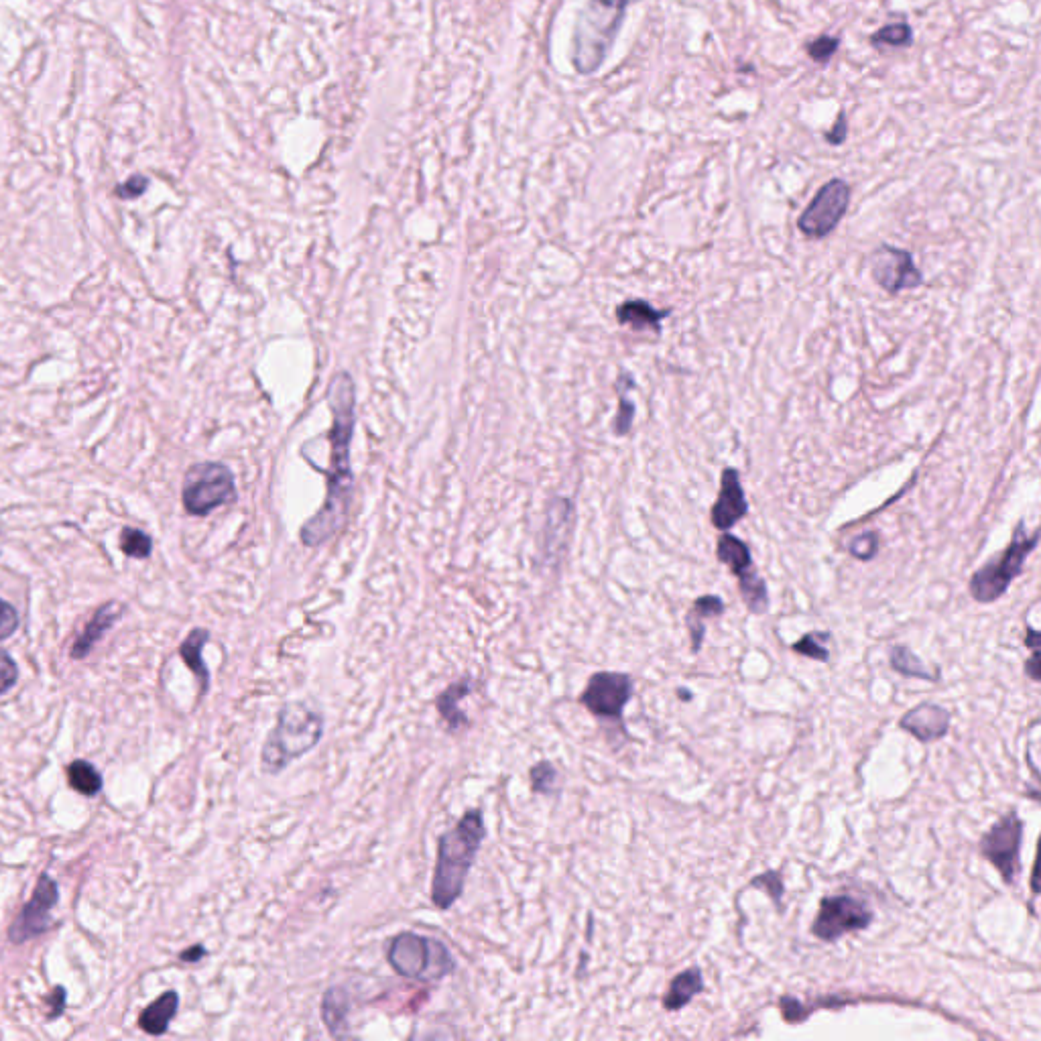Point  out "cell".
Returning a JSON list of instances; mask_svg holds the SVG:
<instances>
[{
    "label": "cell",
    "instance_id": "obj_45",
    "mask_svg": "<svg viewBox=\"0 0 1041 1041\" xmlns=\"http://www.w3.org/2000/svg\"><path fill=\"white\" fill-rule=\"evenodd\" d=\"M678 696H680V698H682V700H684V702H690V700H692V698H694V694H692V692H690V690H682V688H680V690H678Z\"/></svg>",
    "mask_w": 1041,
    "mask_h": 1041
},
{
    "label": "cell",
    "instance_id": "obj_29",
    "mask_svg": "<svg viewBox=\"0 0 1041 1041\" xmlns=\"http://www.w3.org/2000/svg\"><path fill=\"white\" fill-rule=\"evenodd\" d=\"M832 643V633L828 631H810L806 633L800 641L791 643V651L795 655H802V657H808V659H814V661H820V663H828L832 653H830V645Z\"/></svg>",
    "mask_w": 1041,
    "mask_h": 1041
},
{
    "label": "cell",
    "instance_id": "obj_26",
    "mask_svg": "<svg viewBox=\"0 0 1041 1041\" xmlns=\"http://www.w3.org/2000/svg\"><path fill=\"white\" fill-rule=\"evenodd\" d=\"M472 692H474V682L470 678H466V680H458L456 684H452L448 690H444L438 696L436 708L442 714V718L446 720V724L450 726V730H458V728L468 724V718L458 708V702L462 698H466L468 694H472Z\"/></svg>",
    "mask_w": 1041,
    "mask_h": 1041
},
{
    "label": "cell",
    "instance_id": "obj_16",
    "mask_svg": "<svg viewBox=\"0 0 1041 1041\" xmlns=\"http://www.w3.org/2000/svg\"><path fill=\"white\" fill-rule=\"evenodd\" d=\"M950 722L952 716L944 706L934 702H922L901 716L899 728L909 732L913 739L928 745L946 737L950 730Z\"/></svg>",
    "mask_w": 1041,
    "mask_h": 1041
},
{
    "label": "cell",
    "instance_id": "obj_30",
    "mask_svg": "<svg viewBox=\"0 0 1041 1041\" xmlns=\"http://www.w3.org/2000/svg\"><path fill=\"white\" fill-rule=\"evenodd\" d=\"M869 43H871L875 49H883V47L903 49V47H909V45L913 43V29H911V25L905 23V21L889 23V25L877 29V31L869 37Z\"/></svg>",
    "mask_w": 1041,
    "mask_h": 1041
},
{
    "label": "cell",
    "instance_id": "obj_5",
    "mask_svg": "<svg viewBox=\"0 0 1041 1041\" xmlns=\"http://www.w3.org/2000/svg\"><path fill=\"white\" fill-rule=\"evenodd\" d=\"M1039 541V531L1027 535L1025 523L1019 521L1013 529L1009 545L999 556L991 558L985 566L978 568L968 580L970 596L981 604H993L1005 596L1009 586L1023 574L1027 558L1033 554Z\"/></svg>",
    "mask_w": 1041,
    "mask_h": 1041
},
{
    "label": "cell",
    "instance_id": "obj_23",
    "mask_svg": "<svg viewBox=\"0 0 1041 1041\" xmlns=\"http://www.w3.org/2000/svg\"><path fill=\"white\" fill-rule=\"evenodd\" d=\"M889 667L899 673L903 678L909 680H924V682H938L940 680V669L934 671L922 661V657L913 653L905 645H895L889 649Z\"/></svg>",
    "mask_w": 1041,
    "mask_h": 1041
},
{
    "label": "cell",
    "instance_id": "obj_42",
    "mask_svg": "<svg viewBox=\"0 0 1041 1041\" xmlns=\"http://www.w3.org/2000/svg\"><path fill=\"white\" fill-rule=\"evenodd\" d=\"M1025 673L1033 680V682H1039L1041 680V671H1039V651H1031V659L1025 663Z\"/></svg>",
    "mask_w": 1041,
    "mask_h": 1041
},
{
    "label": "cell",
    "instance_id": "obj_2",
    "mask_svg": "<svg viewBox=\"0 0 1041 1041\" xmlns=\"http://www.w3.org/2000/svg\"><path fill=\"white\" fill-rule=\"evenodd\" d=\"M484 836L486 828L482 812L470 810L440 838L432 881V901L438 909L446 911L460 899Z\"/></svg>",
    "mask_w": 1041,
    "mask_h": 1041
},
{
    "label": "cell",
    "instance_id": "obj_6",
    "mask_svg": "<svg viewBox=\"0 0 1041 1041\" xmlns=\"http://www.w3.org/2000/svg\"><path fill=\"white\" fill-rule=\"evenodd\" d=\"M387 960L399 976L421 983H438L454 972L452 954L442 942L413 932H403L391 940Z\"/></svg>",
    "mask_w": 1041,
    "mask_h": 1041
},
{
    "label": "cell",
    "instance_id": "obj_13",
    "mask_svg": "<svg viewBox=\"0 0 1041 1041\" xmlns=\"http://www.w3.org/2000/svg\"><path fill=\"white\" fill-rule=\"evenodd\" d=\"M873 281L889 295H899L907 289H917L924 283L922 271L917 269L911 251L893 247V244H879L869 259Z\"/></svg>",
    "mask_w": 1041,
    "mask_h": 1041
},
{
    "label": "cell",
    "instance_id": "obj_22",
    "mask_svg": "<svg viewBox=\"0 0 1041 1041\" xmlns=\"http://www.w3.org/2000/svg\"><path fill=\"white\" fill-rule=\"evenodd\" d=\"M179 995L175 991L163 993L155 999L143 1013L139 1015V1027L149 1035H163L169 1029V1023L177 1015Z\"/></svg>",
    "mask_w": 1041,
    "mask_h": 1041
},
{
    "label": "cell",
    "instance_id": "obj_43",
    "mask_svg": "<svg viewBox=\"0 0 1041 1041\" xmlns=\"http://www.w3.org/2000/svg\"><path fill=\"white\" fill-rule=\"evenodd\" d=\"M1027 635H1025V645L1031 649V651H1039V645H1041V635L1039 631H1035L1033 627H1027L1025 629Z\"/></svg>",
    "mask_w": 1041,
    "mask_h": 1041
},
{
    "label": "cell",
    "instance_id": "obj_7",
    "mask_svg": "<svg viewBox=\"0 0 1041 1041\" xmlns=\"http://www.w3.org/2000/svg\"><path fill=\"white\" fill-rule=\"evenodd\" d=\"M236 499L234 474L220 462H198L188 468L181 486V503L186 513L206 517L214 509Z\"/></svg>",
    "mask_w": 1041,
    "mask_h": 1041
},
{
    "label": "cell",
    "instance_id": "obj_12",
    "mask_svg": "<svg viewBox=\"0 0 1041 1041\" xmlns=\"http://www.w3.org/2000/svg\"><path fill=\"white\" fill-rule=\"evenodd\" d=\"M852 190L840 177L826 181L816 192L808 208L798 218V228L804 236L822 240L830 236L848 212Z\"/></svg>",
    "mask_w": 1041,
    "mask_h": 1041
},
{
    "label": "cell",
    "instance_id": "obj_39",
    "mask_svg": "<svg viewBox=\"0 0 1041 1041\" xmlns=\"http://www.w3.org/2000/svg\"><path fill=\"white\" fill-rule=\"evenodd\" d=\"M846 137H848V118H846V112L840 110L836 122L832 125V129H830V133H826L824 139H826L830 145H836V147H838V145H842V143L846 141Z\"/></svg>",
    "mask_w": 1041,
    "mask_h": 1041
},
{
    "label": "cell",
    "instance_id": "obj_28",
    "mask_svg": "<svg viewBox=\"0 0 1041 1041\" xmlns=\"http://www.w3.org/2000/svg\"><path fill=\"white\" fill-rule=\"evenodd\" d=\"M68 781L78 793L86 795V798H94L102 789V775L88 761H74L68 767Z\"/></svg>",
    "mask_w": 1041,
    "mask_h": 1041
},
{
    "label": "cell",
    "instance_id": "obj_10",
    "mask_svg": "<svg viewBox=\"0 0 1041 1041\" xmlns=\"http://www.w3.org/2000/svg\"><path fill=\"white\" fill-rule=\"evenodd\" d=\"M1025 822L1017 814V810H1011L1003 814L978 842V852H981L989 865L997 869L1005 885H1015L1019 871H1021V842H1023Z\"/></svg>",
    "mask_w": 1041,
    "mask_h": 1041
},
{
    "label": "cell",
    "instance_id": "obj_41",
    "mask_svg": "<svg viewBox=\"0 0 1041 1041\" xmlns=\"http://www.w3.org/2000/svg\"><path fill=\"white\" fill-rule=\"evenodd\" d=\"M206 954H208L206 948L200 946V944H196V946H192V948H188V950H183V952L179 954V960H181V962H200Z\"/></svg>",
    "mask_w": 1041,
    "mask_h": 1041
},
{
    "label": "cell",
    "instance_id": "obj_3",
    "mask_svg": "<svg viewBox=\"0 0 1041 1041\" xmlns=\"http://www.w3.org/2000/svg\"><path fill=\"white\" fill-rule=\"evenodd\" d=\"M324 737V716L305 702H287L261 751L267 775H279L293 761L308 755Z\"/></svg>",
    "mask_w": 1041,
    "mask_h": 1041
},
{
    "label": "cell",
    "instance_id": "obj_38",
    "mask_svg": "<svg viewBox=\"0 0 1041 1041\" xmlns=\"http://www.w3.org/2000/svg\"><path fill=\"white\" fill-rule=\"evenodd\" d=\"M19 627V612L17 608L0 598V641L3 639H9Z\"/></svg>",
    "mask_w": 1041,
    "mask_h": 1041
},
{
    "label": "cell",
    "instance_id": "obj_8",
    "mask_svg": "<svg viewBox=\"0 0 1041 1041\" xmlns=\"http://www.w3.org/2000/svg\"><path fill=\"white\" fill-rule=\"evenodd\" d=\"M875 922V911L869 901L852 893L826 895L820 901L810 934L826 944H836L848 934L865 932Z\"/></svg>",
    "mask_w": 1041,
    "mask_h": 1041
},
{
    "label": "cell",
    "instance_id": "obj_34",
    "mask_svg": "<svg viewBox=\"0 0 1041 1041\" xmlns=\"http://www.w3.org/2000/svg\"><path fill=\"white\" fill-rule=\"evenodd\" d=\"M529 777H531V789L535 793H554L558 791V769L543 761V763H537L531 771H529Z\"/></svg>",
    "mask_w": 1041,
    "mask_h": 1041
},
{
    "label": "cell",
    "instance_id": "obj_18",
    "mask_svg": "<svg viewBox=\"0 0 1041 1041\" xmlns=\"http://www.w3.org/2000/svg\"><path fill=\"white\" fill-rule=\"evenodd\" d=\"M704 974L700 966H690L669 981V987L661 999V1005L667 1013H678L686 1009L702 991H704Z\"/></svg>",
    "mask_w": 1041,
    "mask_h": 1041
},
{
    "label": "cell",
    "instance_id": "obj_14",
    "mask_svg": "<svg viewBox=\"0 0 1041 1041\" xmlns=\"http://www.w3.org/2000/svg\"><path fill=\"white\" fill-rule=\"evenodd\" d=\"M59 901V889L57 883L43 873L37 881V887L33 891V897L25 903L21 913L15 917V922L9 928V940L13 944H25L33 938H39L49 930V915L51 909Z\"/></svg>",
    "mask_w": 1041,
    "mask_h": 1041
},
{
    "label": "cell",
    "instance_id": "obj_4",
    "mask_svg": "<svg viewBox=\"0 0 1041 1041\" xmlns=\"http://www.w3.org/2000/svg\"><path fill=\"white\" fill-rule=\"evenodd\" d=\"M629 0H588L574 33V68L590 76L602 64L617 41Z\"/></svg>",
    "mask_w": 1041,
    "mask_h": 1041
},
{
    "label": "cell",
    "instance_id": "obj_35",
    "mask_svg": "<svg viewBox=\"0 0 1041 1041\" xmlns=\"http://www.w3.org/2000/svg\"><path fill=\"white\" fill-rule=\"evenodd\" d=\"M840 47V39L838 37H832V35H820L812 41L806 43V53L812 61H816L818 66H826L828 61L836 55Z\"/></svg>",
    "mask_w": 1041,
    "mask_h": 1041
},
{
    "label": "cell",
    "instance_id": "obj_21",
    "mask_svg": "<svg viewBox=\"0 0 1041 1041\" xmlns=\"http://www.w3.org/2000/svg\"><path fill=\"white\" fill-rule=\"evenodd\" d=\"M120 615H122V604H118L114 600L102 604L94 612V617L90 619V623L86 625L82 635L76 639L72 653H70L72 659H84L94 649V645L104 637V633L120 619Z\"/></svg>",
    "mask_w": 1041,
    "mask_h": 1041
},
{
    "label": "cell",
    "instance_id": "obj_25",
    "mask_svg": "<svg viewBox=\"0 0 1041 1041\" xmlns=\"http://www.w3.org/2000/svg\"><path fill=\"white\" fill-rule=\"evenodd\" d=\"M208 639H210V633L206 629H194L186 637V641L179 645V655H181L183 663H186L194 676L200 680L204 694L208 692V686H210V671L202 657V651H204V645L208 643Z\"/></svg>",
    "mask_w": 1041,
    "mask_h": 1041
},
{
    "label": "cell",
    "instance_id": "obj_17",
    "mask_svg": "<svg viewBox=\"0 0 1041 1041\" xmlns=\"http://www.w3.org/2000/svg\"><path fill=\"white\" fill-rule=\"evenodd\" d=\"M572 523H574V507L568 499H551L549 507H547V515H545V527H543V535H545V556L547 560H556L560 558V554L566 547V541L572 533Z\"/></svg>",
    "mask_w": 1041,
    "mask_h": 1041
},
{
    "label": "cell",
    "instance_id": "obj_32",
    "mask_svg": "<svg viewBox=\"0 0 1041 1041\" xmlns=\"http://www.w3.org/2000/svg\"><path fill=\"white\" fill-rule=\"evenodd\" d=\"M749 887L765 891L769 895V899L775 903V907L779 909V913H783V909H785V903H783L785 883H783V873L781 871H765V873L757 875L749 883Z\"/></svg>",
    "mask_w": 1041,
    "mask_h": 1041
},
{
    "label": "cell",
    "instance_id": "obj_9",
    "mask_svg": "<svg viewBox=\"0 0 1041 1041\" xmlns=\"http://www.w3.org/2000/svg\"><path fill=\"white\" fill-rule=\"evenodd\" d=\"M716 558L730 570V574L737 576L741 598L751 615H767L771 606L769 590L753 564L751 547L741 537L724 531L716 541Z\"/></svg>",
    "mask_w": 1041,
    "mask_h": 1041
},
{
    "label": "cell",
    "instance_id": "obj_27",
    "mask_svg": "<svg viewBox=\"0 0 1041 1041\" xmlns=\"http://www.w3.org/2000/svg\"><path fill=\"white\" fill-rule=\"evenodd\" d=\"M615 387H617V393H619V411H617L615 421H612V432H615L617 436H627L631 432V427H633L635 409H637L635 403L627 397V393L637 387L635 377L629 371H621Z\"/></svg>",
    "mask_w": 1041,
    "mask_h": 1041
},
{
    "label": "cell",
    "instance_id": "obj_44",
    "mask_svg": "<svg viewBox=\"0 0 1041 1041\" xmlns=\"http://www.w3.org/2000/svg\"><path fill=\"white\" fill-rule=\"evenodd\" d=\"M1037 869H1039V865L1033 863V873H1031V891H1033V897L1039 895V887H1037Z\"/></svg>",
    "mask_w": 1041,
    "mask_h": 1041
},
{
    "label": "cell",
    "instance_id": "obj_33",
    "mask_svg": "<svg viewBox=\"0 0 1041 1041\" xmlns=\"http://www.w3.org/2000/svg\"><path fill=\"white\" fill-rule=\"evenodd\" d=\"M881 543V537L875 529L867 531V533H861L850 539L848 543V554L854 558V560H861V562H871L877 558L879 554V545Z\"/></svg>",
    "mask_w": 1041,
    "mask_h": 1041
},
{
    "label": "cell",
    "instance_id": "obj_46",
    "mask_svg": "<svg viewBox=\"0 0 1041 1041\" xmlns=\"http://www.w3.org/2000/svg\"><path fill=\"white\" fill-rule=\"evenodd\" d=\"M629 3H639V0H629Z\"/></svg>",
    "mask_w": 1041,
    "mask_h": 1041
},
{
    "label": "cell",
    "instance_id": "obj_19",
    "mask_svg": "<svg viewBox=\"0 0 1041 1041\" xmlns=\"http://www.w3.org/2000/svg\"><path fill=\"white\" fill-rule=\"evenodd\" d=\"M615 316L621 326H629L635 332H653L659 336L661 324L671 316V310H657L647 299H627L619 305Z\"/></svg>",
    "mask_w": 1041,
    "mask_h": 1041
},
{
    "label": "cell",
    "instance_id": "obj_15",
    "mask_svg": "<svg viewBox=\"0 0 1041 1041\" xmlns=\"http://www.w3.org/2000/svg\"><path fill=\"white\" fill-rule=\"evenodd\" d=\"M749 515V501L737 468L726 466L720 474V491L710 509V523L720 533L737 527Z\"/></svg>",
    "mask_w": 1041,
    "mask_h": 1041
},
{
    "label": "cell",
    "instance_id": "obj_40",
    "mask_svg": "<svg viewBox=\"0 0 1041 1041\" xmlns=\"http://www.w3.org/2000/svg\"><path fill=\"white\" fill-rule=\"evenodd\" d=\"M66 1001H68V993L64 987H55V993L49 997V1013H47V1019L53 1021L57 1019L61 1013H64L66 1009Z\"/></svg>",
    "mask_w": 1041,
    "mask_h": 1041
},
{
    "label": "cell",
    "instance_id": "obj_20",
    "mask_svg": "<svg viewBox=\"0 0 1041 1041\" xmlns=\"http://www.w3.org/2000/svg\"><path fill=\"white\" fill-rule=\"evenodd\" d=\"M726 610V604L720 596L716 594H704V596H698L692 604V608L688 610L686 615V629L690 633V643H692V653L698 655L704 647V637H706V621L708 619H718L724 615Z\"/></svg>",
    "mask_w": 1041,
    "mask_h": 1041
},
{
    "label": "cell",
    "instance_id": "obj_24",
    "mask_svg": "<svg viewBox=\"0 0 1041 1041\" xmlns=\"http://www.w3.org/2000/svg\"><path fill=\"white\" fill-rule=\"evenodd\" d=\"M348 1013H350V995L342 987H330L322 999V1021L328 1027L330 1035L346 1037L348 1035Z\"/></svg>",
    "mask_w": 1041,
    "mask_h": 1041
},
{
    "label": "cell",
    "instance_id": "obj_1",
    "mask_svg": "<svg viewBox=\"0 0 1041 1041\" xmlns=\"http://www.w3.org/2000/svg\"><path fill=\"white\" fill-rule=\"evenodd\" d=\"M330 407L334 413L332 425V464L326 503L320 513L310 519L301 529L305 545H320L332 537L346 521L350 495H352V470H350V440L354 430V383L348 373H338L328 389Z\"/></svg>",
    "mask_w": 1041,
    "mask_h": 1041
},
{
    "label": "cell",
    "instance_id": "obj_37",
    "mask_svg": "<svg viewBox=\"0 0 1041 1041\" xmlns=\"http://www.w3.org/2000/svg\"><path fill=\"white\" fill-rule=\"evenodd\" d=\"M19 680V669L7 651H0V696L7 694Z\"/></svg>",
    "mask_w": 1041,
    "mask_h": 1041
},
{
    "label": "cell",
    "instance_id": "obj_31",
    "mask_svg": "<svg viewBox=\"0 0 1041 1041\" xmlns=\"http://www.w3.org/2000/svg\"><path fill=\"white\" fill-rule=\"evenodd\" d=\"M120 549L122 554L133 560H147L153 551V539L147 531L137 527H125L120 531Z\"/></svg>",
    "mask_w": 1041,
    "mask_h": 1041
},
{
    "label": "cell",
    "instance_id": "obj_11",
    "mask_svg": "<svg viewBox=\"0 0 1041 1041\" xmlns=\"http://www.w3.org/2000/svg\"><path fill=\"white\" fill-rule=\"evenodd\" d=\"M635 694V682L623 671H598L588 680L578 702L596 718L619 722Z\"/></svg>",
    "mask_w": 1041,
    "mask_h": 1041
},
{
    "label": "cell",
    "instance_id": "obj_36",
    "mask_svg": "<svg viewBox=\"0 0 1041 1041\" xmlns=\"http://www.w3.org/2000/svg\"><path fill=\"white\" fill-rule=\"evenodd\" d=\"M147 190H149V177L135 173L127 181L118 183V186L114 188V196L118 200H139Z\"/></svg>",
    "mask_w": 1041,
    "mask_h": 1041
}]
</instances>
